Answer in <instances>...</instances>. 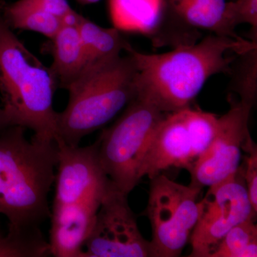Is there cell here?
Instances as JSON below:
<instances>
[{
  "label": "cell",
  "mask_w": 257,
  "mask_h": 257,
  "mask_svg": "<svg viewBox=\"0 0 257 257\" xmlns=\"http://www.w3.org/2000/svg\"><path fill=\"white\" fill-rule=\"evenodd\" d=\"M256 46L244 38L210 34L165 53H143L130 44L124 52L133 56L138 68L137 95L167 114L190 106L208 79L229 74L236 56Z\"/></svg>",
  "instance_id": "1"
},
{
  "label": "cell",
  "mask_w": 257,
  "mask_h": 257,
  "mask_svg": "<svg viewBox=\"0 0 257 257\" xmlns=\"http://www.w3.org/2000/svg\"><path fill=\"white\" fill-rule=\"evenodd\" d=\"M15 125L0 133V214L9 226L40 227L50 216L48 196L55 180V141L25 135Z\"/></svg>",
  "instance_id": "2"
},
{
  "label": "cell",
  "mask_w": 257,
  "mask_h": 257,
  "mask_svg": "<svg viewBox=\"0 0 257 257\" xmlns=\"http://www.w3.org/2000/svg\"><path fill=\"white\" fill-rule=\"evenodd\" d=\"M88 68L67 90L65 109L56 113L55 139L71 147L103 127L138 94V68L127 52Z\"/></svg>",
  "instance_id": "3"
},
{
  "label": "cell",
  "mask_w": 257,
  "mask_h": 257,
  "mask_svg": "<svg viewBox=\"0 0 257 257\" xmlns=\"http://www.w3.org/2000/svg\"><path fill=\"white\" fill-rule=\"evenodd\" d=\"M57 88L50 67L0 19V95L12 125L31 130L37 140L55 141Z\"/></svg>",
  "instance_id": "4"
},
{
  "label": "cell",
  "mask_w": 257,
  "mask_h": 257,
  "mask_svg": "<svg viewBox=\"0 0 257 257\" xmlns=\"http://www.w3.org/2000/svg\"><path fill=\"white\" fill-rule=\"evenodd\" d=\"M165 113L137 95L100 138L98 153L101 167L116 189L130 194L142 179L144 158Z\"/></svg>",
  "instance_id": "5"
},
{
  "label": "cell",
  "mask_w": 257,
  "mask_h": 257,
  "mask_svg": "<svg viewBox=\"0 0 257 257\" xmlns=\"http://www.w3.org/2000/svg\"><path fill=\"white\" fill-rule=\"evenodd\" d=\"M218 118L191 106L165 114L144 158L142 179H153L172 167L190 170L212 142Z\"/></svg>",
  "instance_id": "6"
},
{
  "label": "cell",
  "mask_w": 257,
  "mask_h": 257,
  "mask_svg": "<svg viewBox=\"0 0 257 257\" xmlns=\"http://www.w3.org/2000/svg\"><path fill=\"white\" fill-rule=\"evenodd\" d=\"M201 191L161 174L151 179L147 214L153 257L181 255L197 224Z\"/></svg>",
  "instance_id": "7"
},
{
  "label": "cell",
  "mask_w": 257,
  "mask_h": 257,
  "mask_svg": "<svg viewBox=\"0 0 257 257\" xmlns=\"http://www.w3.org/2000/svg\"><path fill=\"white\" fill-rule=\"evenodd\" d=\"M79 257H153L151 243L139 229L128 195L111 183Z\"/></svg>",
  "instance_id": "8"
},
{
  "label": "cell",
  "mask_w": 257,
  "mask_h": 257,
  "mask_svg": "<svg viewBox=\"0 0 257 257\" xmlns=\"http://www.w3.org/2000/svg\"><path fill=\"white\" fill-rule=\"evenodd\" d=\"M226 0H160L145 31L157 47L196 43L200 30L242 40L226 28Z\"/></svg>",
  "instance_id": "9"
},
{
  "label": "cell",
  "mask_w": 257,
  "mask_h": 257,
  "mask_svg": "<svg viewBox=\"0 0 257 257\" xmlns=\"http://www.w3.org/2000/svg\"><path fill=\"white\" fill-rule=\"evenodd\" d=\"M199 204V217L189 239L192 246L189 256L210 257L234 226L251 218L256 219L239 168L209 187Z\"/></svg>",
  "instance_id": "10"
},
{
  "label": "cell",
  "mask_w": 257,
  "mask_h": 257,
  "mask_svg": "<svg viewBox=\"0 0 257 257\" xmlns=\"http://www.w3.org/2000/svg\"><path fill=\"white\" fill-rule=\"evenodd\" d=\"M251 106L230 99V109L218 118L217 128L207 150L192 169L189 185L202 189L220 182L236 172L243 145L250 135Z\"/></svg>",
  "instance_id": "11"
},
{
  "label": "cell",
  "mask_w": 257,
  "mask_h": 257,
  "mask_svg": "<svg viewBox=\"0 0 257 257\" xmlns=\"http://www.w3.org/2000/svg\"><path fill=\"white\" fill-rule=\"evenodd\" d=\"M57 164L52 205L75 204L105 192L111 181L104 173L97 140L89 146L71 147L55 139Z\"/></svg>",
  "instance_id": "12"
},
{
  "label": "cell",
  "mask_w": 257,
  "mask_h": 257,
  "mask_svg": "<svg viewBox=\"0 0 257 257\" xmlns=\"http://www.w3.org/2000/svg\"><path fill=\"white\" fill-rule=\"evenodd\" d=\"M105 192L75 204L52 206L49 243L52 256H79Z\"/></svg>",
  "instance_id": "13"
},
{
  "label": "cell",
  "mask_w": 257,
  "mask_h": 257,
  "mask_svg": "<svg viewBox=\"0 0 257 257\" xmlns=\"http://www.w3.org/2000/svg\"><path fill=\"white\" fill-rule=\"evenodd\" d=\"M52 40L50 67L57 87L67 89L88 68L87 56L77 26L62 25Z\"/></svg>",
  "instance_id": "14"
},
{
  "label": "cell",
  "mask_w": 257,
  "mask_h": 257,
  "mask_svg": "<svg viewBox=\"0 0 257 257\" xmlns=\"http://www.w3.org/2000/svg\"><path fill=\"white\" fill-rule=\"evenodd\" d=\"M77 27L87 56L88 68L121 55L130 44L117 28H102L81 15Z\"/></svg>",
  "instance_id": "15"
},
{
  "label": "cell",
  "mask_w": 257,
  "mask_h": 257,
  "mask_svg": "<svg viewBox=\"0 0 257 257\" xmlns=\"http://www.w3.org/2000/svg\"><path fill=\"white\" fill-rule=\"evenodd\" d=\"M3 20L12 30L38 32L50 40L62 26L60 18L25 0L5 7Z\"/></svg>",
  "instance_id": "16"
},
{
  "label": "cell",
  "mask_w": 257,
  "mask_h": 257,
  "mask_svg": "<svg viewBox=\"0 0 257 257\" xmlns=\"http://www.w3.org/2000/svg\"><path fill=\"white\" fill-rule=\"evenodd\" d=\"M52 255L50 243L40 227L8 226L0 234V257H47Z\"/></svg>",
  "instance_id": "17"
},
{
  "label": "cell",
  "mask_w": 257,
  "mask_h": 257,
  "mask_svg": "<svg viewBox=\"0 0 257 257\" xmlns=\"http://www.w3.org/2000/svg\"><path fill=\"white\" fill-rule=\"evenodd\" d=\"M228 74L230 89L239 101L253 107L257 97V46L237 55Z\"/></svg>",
  "instance_id": "18"
},
{
  "label": "cell",
  "mask_w": 257,
  "mask_h": 257,
  "mask_svg": "<svg viewBox=\"0 0 257 257\" xmlns=\"http://www.w3.org/2000/svg\"><path fill=\"white\" fill-rule=\"evenodd\" d=\"M257 256L256 219L251 218L226 233L210 257Z\"/></svg>",
  "instance_id": "19"
},
{
  "label": "cell",
  "mask_w": 257,
  "mask_h": 257,
  "mask_svg": "<svg viewBox=\"0 0 257 257\" xmlns=\"http://www.w3.org/2000/svg\"><path fill=\"white\" fill-rule=\"evenodd\" d=\"M226 28L231 33L236 27L247 24L251 28L250 40L257 42V0H235L226 3L224 15Z\"/></svg>",
  "instance_id": "20"
},
{
  "label": "cell",
  "mask_w": 257,
  "mask_h": 257,
  "mask_svg": "<svg viewBox=\"0 0 257 257\" xmlns=\"http://www.w3.org/2000/svg\"><path fill=\"white\" fill-rule=\"evenodd\" d=\"M242 151L246 154L243 170L239 168L242 175L246 191L252 207L253 212L257 214V147L251 135L243 145Z\"/></svg>",
  "instance_id": "21"
},
{
  "label": "cell",
  "mask_w": 257,
  "mask_h": 257,
  "mask_svg": "<svg viewBox=\"0 0 257 257\" xmlns=\"http://www.w3.org/2000/svg\"><path fill=\"white\" fill-rule=\"evenodd\" d=\"M46 10L62 20L73 10L67 0H25Z\"/></svg>",
  "instance_id": "22"
},
{
  "label": "cell",
  "mask_w": 257,
  "mask_h": 257,
  "mask_svg": "<svg viewBox=\"0 0 257 257\" xmlns=\"http://www.w3.org/2000/svg\"><path fill=\"white\" fill-rule=\"evenodd\" d=\"M10 126H13V125L10 122V119H8L4 109H3V107H0V133Z\"/></svg>",
  "instance_id": "23"
},
{
  "label": "cell",
  "mask_w": 257,
  "mask_h": 257,
  "mask_svg": "<svg viewBox=\"0 0 257 257\" xmlns=\"http://www.w3.org/2000/svg\"><path fill=\"white\" fill-rule=\"evenodd\" d=\"M80 3L82 4H92V3H97V2L100 1V0H77Z\"/></svg>",
  "instance_id": "24"
},
{
  "label": "cell",
  "mask_w": 257,
  "mask_h": 257,
  "mask_svg": "<svg viewBox=\"0 0 257 257\" xmlns=\"http://www.w3.org/2000/svg\"><path fill=\"white\" fill-rule=\"evenodd\" d=\"M3 234V232H2L1 226H0V234Z\"/></svg>",
  "instance_id": "25"
}]
</instances>
